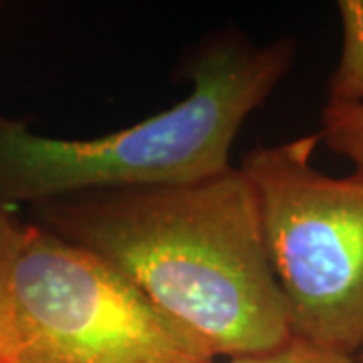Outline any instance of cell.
Masks as SVG:
<instances>
[{
	"label": "cell",
	"instance_id": "cell-4",
	"mask_svg": "<svg viewBox=\"0 0 363 363\" xmlns=\"http://www.w3.org/2000/svg\"><path fill=\"white\" fill-rule=\"evenodd\" d=\"M23 363H214L188 329L104 260L26 224L14 271Z\"/></svg>",
	"mask_w": 363,
	"mask_h": 363
},
{
	"label": "cell",
	"instance_id": "cell-1",
	"mask_svg": "<svg viewBox=\"0 0 363 363\" xmlns=\"http://www.w3.org/2000/svg\"><path fill=\"white\" fill-rule=\"evenodd\" d=\"M33 224L87 250L218 357L277 350L293 335L247 174L63 196Z\"/></svg>",
	"mask_w": 363,
	"mask_h": 363
},
{
	"label": "cell",
	"instance_id": "cell-8",
	"mask_svg": "<svg viewBox=\"0 0 363 363\" xmlns=\"http://www.w3.org/2000/svg\"><path fill=\"white\" fill-rule=\"evenodd\" d=\"M226 363H355V357L321 350L307 341L293 337L289 343L277 347V350L259 353V355L233 357Z\"/></svg>",
	"mask_w": 363,
	"mask_h": 363
},
{
	"label": "cell",
	"instance_id": "cell-10",
	"mask_svg": "<svg viewBox=\"0 0 363 363\" xmlns=\"http://www.w3.org/2000/svg\"><path fill=\"white\" fill-rule=\"evenodd\" d=\"M18 363H23V362H18Z\"/></svg>",
	"mask_w": 363,
	"mask_h": 363
},
{
	"label": "cell",
	"instance_id": "cell-9",
	"mask_svg": "<svg viewBox=\"0 0 363 363\" xmlns=\"http://www.w3.org/2000/svg\"><path fill=\"white\" fill-rule=\"evenodd\" d=\"M355 363H363V347H362V351L355 355Z\"/></svg>",
	"mask_w": 363,
	"mask_h": 363
},
{
	"label": "cell",
	"instance_id": "cell-2",
	"mask_svg": "<svg viewBox=\"0 0 363 363\" xmlns=\"http://www.w3.org/2000/svg\"><path fill=\"white\" fill-rule=\"evenodd\" d=\"M295 57L293 40L222 37L190 67L192 91L169 109L89 140L49 138L0 116V206L63 196L190 184L230 169V150Z\"/></svg>",
	"mask_w": 363,
	"mask_h": 363
},
{
	"label": "cell",
	"instance_id": "cell-3",
	"mask_svg": "<svg viewBox=\"0 0 363 363\" xmlns=\"http://www.w3.org/2000/svg\"><path fill=\"white\" fill-rule=\"evenodd\" d=\"M319 135L248 152L262 240L291 335L355 357L363 347V176L315 168Z\"/></svg>",
	"mask_w": 363,
	"mask_h": 363
},
{
	"label": "cell",
	"instance_id": "cell-6",
	"mask_svg": "<svg viewBox=\"0 0 363 363\" xmlns=\"http://www.w3.org/2000/svg\"><path fill=\"white\" fill-rule=\"evenodd\" d=\"M26 224L13 208L0 206V363H18V333L14 317V271L25 240Z\"/></svg>",
	"mask_w": 363,
	"mask_h": 363
},
{
	"label": "cell",
	"instance_id": "cell-5",
	"mask_svg": "<svg viewBox=\"0 0 363 363\" xmlns=\"http://www.w3.org/2000/svg\"><path fill=\"white\" fill-rule=\"evenodd\" d=\"M341 23V52L333 69L327 101L362 104L363 101V0L337 2Z\"/></svg>",
	"mask_w": 363,
	"mask_h": 363
},
{
	"label": "cell",
	"instance_id": "cell-7",
	"mask_svg": "<svg viewBox=\"0 0 363 363\" xmlns=\"http://www.w3.org/2000/svg\"><path fill=\"white\" fill-rule=\"evenodd\" d=\"M333 154L351 162L363 176V101L333 104L327 101L321 111V131L317 133Z\"/></svg>",
	"mask_w": 363,
	"mask_h": 363
}]
</instances>
